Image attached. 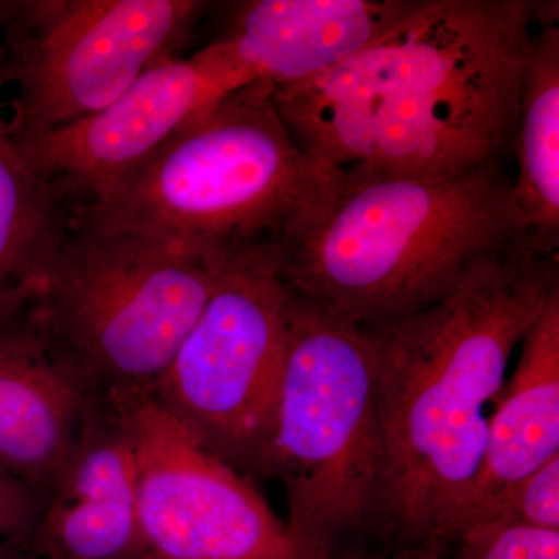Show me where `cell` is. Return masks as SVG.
I'll use <instances>...</instances> for the list:
<instances>
[{
    "instance_id": "44dd1931",
    "label": "cell",
    "mask_w": 559,
    "mask_h": 559,
    "mask_svg": "<svg viewBox=\"0 0 559 559\" xmlns=\"http://www.w3.org/2000/svg\"><path fill=\"white\" fill-rule=\"evenodd\" d=\"M20 2H11V0H0V32L7 27L11 17H13L14 11H16Z\"/></svg>"
},
{
    "instance_id": "ba28073f",
    "label": "cell",
    "mask_w": 559,
    "mask_h": 559,
    "mask_svg": "<svg viewBox=\"0 0 559 559\" xmlns=\"http://www.w3.org/2000/svg\"><path fill=\"white\" fill-rule=\"evenodd\" d=\"M197 0H22L2 50L9 127L36 138L100 112L189 38Z\"/></svg>"
},
{
    "instance_id": "3957f363",
    "label": "cell",
    "mask_w": 559,
    "mask_h": 559,
    "mask_svg": "<svg viewBox=\"0 0 559 559\" xmlns=\"http://www.w3.org/2000/svg\"><path fill=\"white\" fill-rule=\"evenodd\" d=\"M511 186L503 165L450 176L336 168L271 246L294 293L360 329L380 326L530 246Z\"/></svg>"
},
{
    "instance_id": "30bf717a",
    "label": "cell",
    "mask_w": 559,
    "mask_h": 559,
    "mask_svg": "<svg viewBox=\"0 0 559 559\" xmlns=\"http://www.w3.org/2000/svg\"><path fill=\"white\" fill-rule=\"evenodd\" d=\"M252 81L224 38L193 57L157 61L100 112L16 143L61 201L81 207L100 200Z\"/></svg>"
},
{
    "instance_id": "2e32d148",
    "label": "cell",
    "mask_w": 559,
    "mask_h": 559,
    "mask_svg": "<svg viewBox=\"0 0 559 559\" xmlns=\"http://www.w3.org/2000/svg\"><path fill=\"white\" fill-rule=\"evenodd\" d=\"M0 50V314L27 304L68 230L70 213L11 134Z\"/></svg>"
},
{
    "instance_id": "5bb4252c",
    "label": "cell",
    "mask_w": 559,
    "mask_h": 559,
    "mask_svg": "<svg viewBox=\"0 0 559 559\" xmlns=\"http://www.w3.org/2000/svg\"><path fill=\"white\" fill-rule=\"evenodd\" d=\"M520 345L516 370L492 403L476 484L441 551L462 514L559 455V290Z\"/></svg>"
},
{
    "instance_id": "7c38bea8",
    "label": "cell",
    "mask_w": 559,
    "mask_h": 559,
    "mask_svg": "<svg viewBox=\"0 0 559 559\" xmlns=\"http://www.w3.org/2000/svg\"><path fill=\"white\" fill-rule=\"evenodd\" d=\"M27 549L43 559H139L142 554L132 452L100 401L53 487Z\"/></svg>"
},
{
    "instance_id": "d6986e66",
    "label": "cell",
    "mask_w": 559,
    "mask_h": 559,
    "mask_svg": "<svg viewBox=\"0 0 559 559\" xmlns=\"http://www.w3.org/2000/svg\"><path fill=\"white\" fill-rule=\"evenodd\" d=\"M44 500L16 477L0 469V540L27 547Z\"/></svg>"
},
{
    "instance_id": "ac0fdd59",
    "label": "cell",
    "mask_w": 559,
    "mask_h": 559,
    "mask_svg": "<svg viewBox=\"0 0 559 559\" xmlns=\"http://www.w3.org/2000/svg\"><path fill=\"white\" fill-rule=\"evenodd\" d=\"M450 558L421 559H559V530L520 522L488 521L473 525L452 540Z\"/></svg>"
},
{
    "instance_id": "8fae6325",
    "label": "cell",
    "mask_w": 559,
    "mask_h": 559,
    "mask_svg": "<svg viewBox=\"0 0 559 559\" xmlns=\"http://www.w3.org/2000/svg\"><path fill=\"white\" fill-rule=\"evenodd\" d=\"M100 401L58 356L25 305L0 314V469L44 500Z\"/></svg>"
},
{
    "instance_id": "7a4b0ae2",
    "label": "cell",
    "mask_w": 559,
    "mask_h": 559,
    "mask_svg": "<svg viewBox=\"0 0 559 559\" xmlns=\"http://www.w3.org/2000/svg\"><path fill=\"white\" fill-rule=\"evenodd\" d=\"M558 290L557 255L520 245L423 310L362 329L384 447L381 543L393 559L441 554L479 474L487 407Z\"/></svg>"
},
{
    "instance_id": "9c48e42d",
    "label": "cell",
    "mask_w": 559,
    "mask_h": 559,
    "mask_svg": "<svg viewBox=\"0 0 559 559\" xmlns=\"http://www.w3.org/2000/svg\"><path fill=\"white\" fill-rule=\"evenodd\" d=\"M103 401L134 460L139 559H300L252 481L204 450L151 392Z\"/></svg>"
},
{
    "instance_id": "9a60e30c",
    "label": "cell",
    "mask_w": 559,
    "mask_h": 559,
    "mask_svg": "<svg viewBox=\"0 0 559 559\" xmlns=\"http://www.w3.org/2000/svg\"><path fill=\"white\" fill-rule=\"evenodd\" d=\"M514 154L516 179L511 191L528 245L557 255L559 246V25L558 16L540 25L518 110Z\"/></svg>"
},
{
    "instance_id": "ffe728a7",
    "label": "cell",
    "mask_w": 559,
    "mask_h": 559,
    "mask_svg": "<svg viewBox=\"0 0 559 559\" xmlns=\"http://www.w3.org/2000/svg\"><path fill=\"white\" fill-rule=\"evenodd\" d=\"M300 559H389L384 554L378 550L356 549L341 551V554L319 555V557H308Z\"/></svg>"
},
{
    "instance_id": "52a82bcc",
    "label": "cell",
    "mask_w": 559,
    "mask_h": 559,
    "mask_svg": "<svg viewBox=\"0 0 559 559\" xmlns=\"http://www.w3.org/2000/svg\"><path fill=\"white\" fill-rule=\"evenodd\" d=\"M290 288L271 242L235 250L151 395L204 450L261 479L289 336Z\"/></svg>"
},
{
    "instance_id": "7402d4cb",
    "label": "cell",
    "mask_w": 559,
    "mask_h": 559,
    "mask_svg": "<svg viewBox=\"0 0 559 559\" xmlns=\"http://www.w3.org/2000/svg\"><path fill=\"white\" fill-rule=\"evenodd\" d=\"M2 543H3V540H2Z\"/></svg>"
},
{
    "instance_id": "8992f818",
    "label": "cell",
    "mask_w": 559,
    "mask_h": 559,
    "mask_svg": "<svg viewBox=\"0 0 559 559\" xmlns=\"http://www.w3.org/2000/svg\"><path fill=\"white\" fill-rule=\"evenodd\" d=\"M255 80L176 135L100 200L70 216L212 250L272 242L336 168L294 142Z\"/></svg>"
},
{
    "instance_id": "6da1fadb",
    "label": "cell",
    "mask_w": 559,
    "mask_h": 559,
    "mask_svg": "<svg viewBox=\"0 0 559 559\" xmlns=\"http://www.w3.org/2000/svg\"><path fill=\"white\" fill-rule=\"evenodd\" d=\"M558 2L415 0L358 55L274 91L294 142L329 167L450 176L514 154L522 80Z\"/></svg>"
},
{
    "instance_id": "e0dca14e",
    "label": "cell",
    "mask_w": 559,
    "mask_h": 559,
    "mask_svg": "<svg viewBox=\"0 0 559 559\" xmlns=\"http://www.w3.org/2000/svg\"><path fill=\"white\" fill-rule=\"evenodd\" d=\"M488 521L559 530V455L462 514L452 527L444 549L466 528Z\"/></svg>"
},
{
    "instance_id": "4fadbf2b",
    "label": "cell",
    "mask_w": 559,
    "mask_h": 559,
    "mask_svg": "<svg viewBox=\"0 0 559 559\" xmlns=\"http://www.w3.org/2000/svg\"><path fill=\"white\" fill-rule=\"evenodd\" d=\"M415 0H253L227 36L255 80L299 86L358 55L404 16Z\"/></svg>"
},
{
    "instance_id": "5b68a950",
    "label": "cell",
    "mask_w": 559,
    "mask_h": 559,
    "mask_svg": "<svg viewBox=\"0 0 559 559\" xmlns=\"http://www.w3.org/2000/svg\"><path fill=\"white\" fill-rule=\"evenodd\" d=\"M235 250L70 216L25 308L95 399L151 392Z\"/></svg>"
},
{
    "instance_id": "277c9868",
    "label": "cell",
    "mask_w": 559,
    "mask_h": 559,
    "mask_svg": "<svg viewBox=\"0 0 559 559\" xmlns=\"http://www.w3.org/2000/svg\"><path fill=\"white\" fill-rule=\"evenodd\" d=\"M261 479L285 489L300 558L381 540L384 447L360 326L290 289L289 336Z\"/></svg>"
}]
</instances>
